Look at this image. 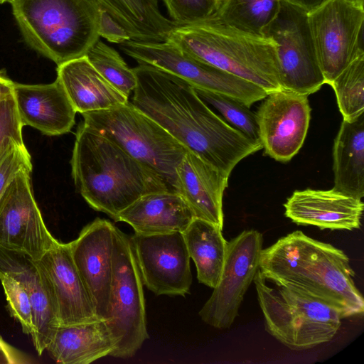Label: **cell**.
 <instances>
[{
    "instance_id": "cell-1",
    "label": "cell",
    "mask_w": 364,
    "mask_h": 364,
    "mask_svg": "<svg viewBox=\"0 0 364 364\" xmlns=\"http://www.w3.org/2000/svg\"><path fill=\"white\" fill-rule=\"evenodd\" d=\"M133 70L136 86L131 103L226 176L262 149L210 109L185 80L146 63Z\"/></svg>"
},
{
    "instance_id": "cell-2",
    "label": "cell",
    "mask_w": 364,
    "mask_h": 364,
    "mask_svg": "<svg viewBox=\"0 0 364 364\" xmlns=\"http://www.w3.org/2000/svg\"><path fill=\"white\" fill-rule=\"evenodd\" d=\"M259 269L275 285L293 287L333 306L343 318L363 314L364 299L355 287L348 257L301 230L262 249Z\"/></svg>"
},
{
    "instance_id": "cell-3",
    "label": "cell",
    "mask_w": 364,
    "mask_h": 364,
    "mask_svg": "<svg viewBox=\"0 0 364 364\" xmlns=\"http://www.w3.org/2000/svg\"><path fill=\"white\" fill-rule=\"evenodd\" d=\"M70 164L85 201L113 220L140 197L168 191L154 171L83 123L75 134Z\"/></svg>"
},
{
    "instance_id": "cell-4",
    "label": "cell",
    "mask_w": 364,
    "mask_h": 364,
    "mask_svg": "<svg viewBox=\"0 0 364 364\" xmlns=\"http://www.w3.org/2000/svg\"><path fill=\"white\" fill-rule=\"evenodd\" d=\"M166 42L186 55L250 81L267 93L282 90L274 42L213 17L174 27Z\"/></svg>"
},
{
    "instance_id": "cell-5",
    "label": "cell",
    "mask_w": 364,
    "mask_h": 364,
    "mask_svg": "<svg viewBox=\"0 0 364 364\" xmlns=\"http://www.w3.org/2000/svg\"><path fill=\"white\" fill-rule=\"evenodd\" d=\"M26 43L57 65L83 57L100 39L97 0H10Z\"/></svg>"
},
{
    "instance_id": "cell-6",
    "label": "cell",
    "mask_w": 364,
    "mask_h": 364,
    "mask_svg": "<svg viewBox=\"0 0 364 364\" xmlns=\"http://www.w3.org/2000/svg\"><path fill=\"white\" fill-rule=\"evenodd\" d=\"M253 282L266 331L289 348H312L337 333L343 318L337 308L291 286L270 287L259 269Z\"/></svg>"
},
{
    "instance_id": "cell-7",
    "label": "cell",
    "mask_w": 364,
    "mask_h": 364,
    "mask_svg": "<svg viewBox=\"0 0 364 364\" xmlns=\"http://www.w3.org/2000/svg\"><path fill=\"white\" fill-rule=\"evenodd\" d=\"M82 115L85 125L154 171L168 191L177 193L176 168L188 150L159 124L131 102Z\"/></svg>"
},
{
    "instance_id": "cell-8",
    "label": "cell",
    "mask_w": 364,
    "mask_h": 364,
    "mask_svg": "<svg viewBox=\"0 0 364 364\" xmlns=\"http://www.w3.org/2000/svg\"><path fill=\"white\" fill-rule=\"evenodd\" d=\"M113 274L108 325L117 345L110 356L133 357L149 338L143 282L130 238L116 226L113 229Z\"/></svg>"
},
{
    "instance_id": "cell-9",
    "label": "cell",
    "mask_w": 364,
    "mask_h": 364,
    "mask_svg": "<svg viewBox=\"0 0 364 364\" xmlns=\"http://www.w3.org/2000/svg\"><path fill=\"white\" fill-rule=\"evenodd\" d=\"M262 35L276 45L282 89L308 96L325 84L306 11L281 0L277 14Z\"/></svg>"
},
{
    "instance_id": "cell-10",
    "label": "cell",
    "mask_w": 364,
    "mask_h": 364,
    "mask_svg": "<svg viewBox=\"0 0 364 364\" xmlns=\"http://www.w3.org/2000/svg\"><path fill=\"white\" fill-rule=\"evenodd\" d=\"M121 50L139 63L149 64L175 75L194 88L223 94L250 107L268 93L259 85L184 54L166 42L129 40Z\"/></svg>"
},
{
    "instance_id": "cell-11",
    "label": "cell",
    "mask_w": 364,
    "mask_h": 364,
    "mask_svg": "<svg viewBox=\"0 0 364 364\" xmlns=\"http://www.w3.org/2000/svg\"><path fill=\"white\" fill-rule=\"evenodd\" d=\"M308 20L325 84L330 85L364 53V8L346 0H327L308 13Z\"/></svg>"
},
{
    "instance_id": "cell-12",
    "label": "cell",
    "mask_w": 364,
    "mask_h": 364,
    "mask_svg": "<svg viewBox=\"0 0 364 364\" xmlns=\"http://www.w3.org/2000/svg\"><path fill=\"white\" fill-rule=\"evenodd\" d=\"M262 245V235L255 230H244L228 242L219 280L199 311L205 323L218 329L229 328L232 325L259 269Z\"/></svg>"
},
{
    "instance_id": "cell-13",
    "label": "cell",
    "mask_w": 364,
    "mask_h": 364,
    "mask_svg": "<svg viewBox=\"0 0 364 364\" xmlns=\"http://www.w3.org/2000/svg\"><path fill=\"white\" fill-rule=\"evenodd\" d=\"M143 284L157 296H182L192 284L190 256L181 232L129 237Z\"/></svg>"
},
{
    "instance_id": "cell-14",
    "label": "cell",
    "mask_w": 364,
    "mask_h": 364,
    "mask_svg": "<svg viewBox=\"0 0 364 364\" xmlns=\"http://www.w3.org/2000/svg\"><path fill=\"white\" fill-rule=\"evenodd\" d=\"M21 171L0 198V246L38 260L56 242L34 198L31 173Z\"/></svg>"
},
{
    "instance_id": "cell-15",
    "label": "cell",
    "mask_w": 364,
    "mask_h": 364,
    "mask_svg": "<svg viewBox=\"0 0 364 364\" xmlns=\"http://www.w3.org/2000/svg\"><path fill=\"white\" fill-rule=\"evenodd\" d=\"M256 114L264 153L277 161H290L301 148L308 132V96L279 90L268 93Z\"/></svg>"
},
{
    "instance_id": "cell-16",
    "label": "cell",
    "mask_w": 364,
    "mask_h": 364,
    "mask_svg": "<svg viewBox=\"0 0 364 364\" xmlns=\"http://www.w3.org/2000/svg\"><path fill=\"white\" fill-rule=\"evenodd\" d=\"M114 227L109 220L97 218L69 242L74 264L101 319L109 317Z\"/></svg>"
},
{
    "instance_id": "cell-17",
    "label": "cell",
    "mask_w": 364,
    "mask_h": 364,
    "mask_svg": "<svg viewBox=\"0 0 364 364\" xmlns=\"http://www.w3.org/2000/svg\"><path fill=\"white\" fill-rule=\"evenodd\" d=\"M35 263L51 296L59 326L101 319L74 264L69 242L57 240Z\"/></svg>"
},
{
    "instance_id": "cell-18",
    "label": "cell",
    "mask_w": 364,
    "mask_h": 364,
    "mask_svg": "<svg viewBox=\"0 0 364 364\" xmlns=\"http://www.w3.org/2000/svg\"><path fill=\"white\" fill-rule=\"evenodd\" d=\"M285 216L297 225L321 230L360 228L364 205L361 199L333 188L295 191L284 204Z\"/></svg>"
},
{
    "instance_id": "cell-19",
    "label": "cell",
    "mask_w": 364,
    "mask_h": 364,
    "mask_svg": "<svg viewBox=\"0 0 364 364\" xmlns=\"http://www.w3.org/2000/svg\"><path fill=\"white\" fill-rule=\"evenodd\" d=\"M12 93L23 127L58 136L69 132L75 124L77 112L57 78L49 84L14 82Z\"/></svg>"
},
{
    "instance_id": "cell-20",
    "label": "cell",
    "mask_w": 364,
    "mask_h": 364,
    "mask_svg": "<svg viewBox=\"0 0 364 364\" xmlns=\"http://www.w3.org/2000/svg\"><path fill=\"white\" fill-rule=\"evenodd\" d=\"M176 173L177 193L194 218L223 228V197L229 176L189 151L177 165Z\"/></svg>"
},
{
    "instance_id": "cell-21",
    "label": "cell",
    "mask_w": 364,
    "mask_h": 364,
    "mask_svg": "<svg viewBox=\"0 0 364 364\" xmlns=\"http://www.w3.org/2000/svg\"><path fill=\"white\" fill-rule=\"evenodd\" d=\"M0 273H5L19 281L30 297L34 347L41 355L50 343L59 326L50 293L42 275L28 255L0 246Z\"/></svg>"
},
{
    "instance_id": "cell-22",
    "label": "cell",
    "mask_w": 364,
    "mask_h": 364,
    "mask_svg": "<svg viewBox=\"0 0 364 364\" xmlns=\"http://www.w3.org/2000/svg\"><path fill=\"white\" fill-rule=\"evenodd\" d=\"M193 218L191 208L178 193L161 191L140 197L114 220L128 223L135 233L153 235L183 232Z\"/></svg>"
},
{
    "instance_id": "cell-23",
    "label": "cell",
    "mask_w": 364,
    "mask_h": 364,
    "mask_svg": "<svg viewBox=\"0 0 364 364\" xmlns=\"http://www.w3.org/2000/svg\"><path fill=\"white\" fill-rule=\"evenodd\" d=\"M56 78L75 111L80 114L109 109L129 102L93 68L85 56L58 65Z\"/></svg>"
},
{
    "instance_id": "cell-24",
    "label": "cell",
    "mask_w": 364,
    "mask_h": 364,
    "mask_svg": "<svg viewBox=\"0 0 364 364\" xmlns=\"http://www.w3.org/2000/svg\"><path fill=\"white\" fill-rule=\"evenodd\" d=\"M117 341L107 319L58 326L46 350L61 364H88L111 355Z\"/></svg>"
},
{
    "instance_id": "cell-25",
    "label": "cell",
    "mask_w": 364,
    "mask_h": 364,
    "mask_svg": "<svg viewBox=\"0 0 364 364\" xmlns=\"http://www.w3.org/2000/svg\"><path fill=\"white\" fill-rule=\"evenodd\" d=\"M333 189L358 199L364 196V113L343 120L333 148Z\"/></svg>"
},
{
    "instance_id": "cell-26",
    "label": "cell",
    "mask_w": 364,
    "mask_h": 364,
    "mask_svg": "<svg viewBox=\"0 0 364 364\" xmlns=\"http://www.w3.org/2000/svg\"><path fill=\"white\" fill-rule=\"evenodd\" d=\"M102 8L128 33L131 40L145 42L166 41L176 26L166 18L159 0H97Z\"/></svg>"
},
{
    "instance_id": "cell-27",
    "label": "cell",
    "mask_w": 364,
    "mask_h": 364,
    "mask_svg": "<svg viewBox=\"0 0 364 364\" xmlns=\"http://www.w3.org/2000/svg\"><path fill=\"white\" fill-rule=\"evenodd\" d=\"M222 230L217 225L194 218L183 232L198 280L213 289L219 280L227 253L228 242Z\"/></svg>"
},
{
    "instance_id": "cell-28",
    "label": "cell",
    "mask_w": 364,
    "mask_h": 364,
    "mask_svg": "<svg viewBox=\"0 0 364 364\" xmlns=\"http://www.w3.org/2000/svg\"><path fill=\"white\" fill-rule=\"evenodd\" d=\"M280 2L281 0H220L212 17L238 30L263 36V30L277 14Z\"/></svg>"
},
{
    "instance_id": "cell-29",
    "label": "cell",
    "mask_w": 364,
    "mask_h": 364,
    "mask_svg": "<svg viewBox=\"0 0 364 364\" xmlns=\"http://www.w3.org/2000/svg\"><path fill=\"white\" fill-rule=\"evenodd\" d=\"M334 90L343 119L364 113V53L355 58L329 85Z\"/></svg>"
},
{
    "instance_id": "cell-30",
    "label": "cell",
    "mask_w": 364,
    "mask_h": 364,
    "mask_svg": "<svg viewBox=\"0 0 364 364\" xmlns=\"http://www.w3.org/2000/svg\"><path fill=\"white\" fill-rule=\"evenodd\" d=\"M85 56L110 85L129 98L136 86V77L118 52L99 39Z\"/></svg>"
},
{
    "instance_id": "cell-31",
    "label": "cell",
    "mask_w": 364,
    "mask_h": 364,
    "mask_svg": "<svg viewBox=\"0 0 364 364\" xmlns=\"http://www.w3.org/2000/svg\"><path fill=\"white\" fill-rule=\"evenodd\" d=\"M195 90L204 102L220 112L225 122L252 141L261 144L256 114L250 107L223 94L196 88Z\"/></svg>"
},
{
    "instance_id": "cell-32",
    "label": "cell",
    "mask_w": 364,
    "mask_h": 364,
    "mask_svg": "<svg viewBox=\"0 0 364 364\" xmlns=\"http://www.w3.org/2000/svg\"><path fill=\"white\" fill-rule=\"evenodd\" d=\"M23 127L11 93L0 101V164L14 147L24 145Z\"/></svg>"
},
{
    "instance_id": "cell-33",
    "label": "cell",
    "mask_w": 364,
    "mask_h": 364,
    "mask_svg": "<svg viewBox=\"0 0 364 364\" xmlns=\"http://www.w3.org/2000/svg\"><path fill=\"white\" fill-rule=\"evenodd\" d=\"M0 281L11 315L20 323L25 333L31 335L33 331V311L26 288L19 281L5 273H0Z\"/></svg>"
},
{
    "instance_id": "cell-34",
    "label": "cell",
    "mask_w": 364,
    "mask_h": 364,
    "mask_svg": "<svg viewBox=\"0 0 364 364\" xmlns=\"http://www.w3.org/2000/svg\"><path fill=\"white\" fill-rule=\"evenodd\" d=\"M171 21L178 26L203 21L218 10L220 0H163Z\"/></svg>"
},
{
    "instance_id": "cell-35",
    "label": "cell",
    "mask_w": 364,
    "mask_h": 364,
    "mask_svg": "<svg viewBox=\"0 0 364 364\" xmlns=\"http://www.w3.org/2000/svg\"><path fill=\"white\" fill-rule=\"evenodd\" d=\"M32 168L31 157L25 144L14 147L0 164V198L21 171H32Z\"/></svg>"
},
{
    "instance_id": "cell-36",
    "label": "cell",
    "mask_w": 364,
    "mask_h": 364,
    "mask_svg": "<svg viewBox=\"0 0 364 364\" xmlns=\"http://www.w3.org/2000/svg\"><path fill=\"white\" fill-rule=\"evenodd\" d=\"M99 35L100 37L114 43L121 44L131 39L127 31L104 9L100 14Z\"/></svg>"
},
{
    "instance_id": "cell-37",
    "label": "cell",
    "mask_w": 364,
    "mask_h": 364,
    "mask_svg": "<svg viewBox=\"0 0 364 364\" xmlns=\"http://www.w3.org/2000/svg\"><path fill=\"white\" fill-rule=\"evenodd\" d=\"M33 363L19 350L11 346L0 336V363L26 364Z\"/></svg>"
},
{
    "instance_id": "cell-38",
    "label": "cell",
    "mask_w": 364,
    "mask_h": 364,
    "mask_svg": "<svg viewBox=\"0 0 364 364\" xmlns=\"http://www.w3.org/2000/svg\"><path fill=\"white\" fill-rule=\"evenodd\" d=\"M295 5L309 13L323 4L327 0H283Z\"/></svg>"
},
{
    "instance_id": "cell-39",
    "label": "cell",
    "mask_w": 364,
    "mask_h": 364,
    "mask_svg": "<svg viewBox=\"0 0 364 364\" xmlns=\"http://www.w3.org/2000/svg\"><path fill=\"white\" fill-rule=\"evenodd\" d=\"M14 82L0 72V101L12 93Z\"/></svg>"
},
{
    "instance_id": "cell-40",
    "label": "cell",
    "mask_w": 364,
    "mask_h": 364,
    "mask_svg": "<svg viewBox=\"0 0 364 364\" xmlns=\"http://www.w3.org/2000/svg\"><path fill=\"white\" fill-rule=\"evenodd\" d=\"M350 3H352L353 4L357 6H359V7H361V8H364L363 6H364V0H346Z\"/></svg>"
},
{
    "instance_id": "cell-41",
    "label": "cell",
    "mask_w": 364,
    "mask_h": 364,
    "mask_svg": "<svg viewBox=\"0 0 364 364\" xmlns=\"http://www.w3.org/2000/svg\"><path fill=\"white\" fill-rule=\"evenodd\" d=\"M10 0H0V4H4L5 2H9Z\"/></svg>"
}]
</instances>
